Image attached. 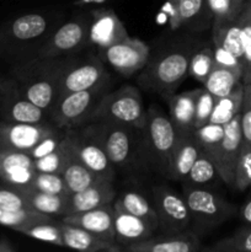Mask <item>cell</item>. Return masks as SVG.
<instances>
[{
    "label": "cell",
    "instance_id": "cell-1",
    "mask_svg": "<svg viewBox=\"0 0 251 252\" xmlns=\"http://www.w3.org/2000/svg\"><path fill=\"white\" fill-rule=\"evenodd\" d=\"M61 20L59 15L30 12L5 22L0 27V56L12 65L36 58Z\"/></svg>",
    "mask_w": 251,
    "mask_h": 252
},
{
    "label": "cell",
    "instance_id": "cell-2",
    "mask_svg": "<svg viewBox=\"0 0 251 252\" xmlns=\"http://www.w3.org/2000/svg\"><path fill=\"white\" fill-rule=\"evenodd\" d=\"M198 48L194 39H184L150 53L148 63L138 76V85L149 93L167 97L188 75L189 59Z\"/></svg>",
    "mask_w": 251,
    "mask_h": 252
},
{
    "label": "cell",
    "instance_id": "cell-3",
    "mask_svg": "<svg viewBox=\"0 0 251 252\" xmlns=\"http://www.w3.org/2000/svg\"><path fill=\"white\" fill-rule=\"evenodd\" d=\"M69 58H33L14 64L11 78L31 102L49 113L59 97L62 76Z\"/></svg>",
    "mask_w": 251,
    "mask_h": 252
},
{
    "label": "cell",
    "instance_id": "cell-4",
    "mask_svg": "<svg viewBox=\"0 0 251 252\" xmlns=\"http://www.w3.org/2000/svg\"><path fill=\"white\" fill-rule=\"evenodd\" d=\"M96 133L115 169L123 171L150 170L143 129L115 121H94Z\"/></svg>",
    "mask_w": 251,
    "mask_h": 252
},
{
    "label": "cell",
    "instance_id": "cell-5",
    "mask_svg": "<svg viewBox=\"0 0 251 252\" xmlns=\"http://www.w3.org/2000/svg\"><path fill=\"white\" fill-rule=\"evenodd\" d=\"M143 137L150 170L167 177L172 154L179 139L169 116L154 106L148 108Z\"/></svg>",
    "mask_w": 251,
    "mask_h": 252
},
{
    "label": "cell",
    "instance_id": "cell-6",
    "mask_svg": "<svg viewBox=\"0 0 251 252\" xmlns=\"http://www.w3.org/2000/svg\"><path fill=\"white\" fill-rule=\"evenodd\" d=\"M184 198L191 216V230L199 238L238 213L234 204L204 187L185 186Z\"/></svg>",
    "mask_w": 251,
    "mask_h": 252
},
{
    "label": "cell",
    "instance_id": "cell-7",
    "mask_svg": "<svg viewBox=\"0 0 251 252\" xmlns=\"http://www.w3.org/2000/svg\"><path fill=\"white\" fill-rule=\"evenodd\" d=\"M115 121L143 129L147 123V111L142 95L135 86L125 85L113 93H106L98 101L90 122Z\"/></svg>",
    "mask_w": 251,
    "mask_h": 252
},
{
    "label": "cell",
    "instance_id": "cell-8",
    "mask_svg": "<svg viewBox=\"0 0 251 252\" xmlns=\"http://www.w3.org/2000/svg\"><path fill=\"white\" fill-rule=\"evenodd\" d=\"M108 88L110 83L59 96L49 111V120L62 129H71L90 123L98 101L107 93Z\"/></svg>",
    "mask_w": 251,
    "mask_h": 252
},
{
    "label": "cell",
    "instance_id": "cell-9",
    "mask_svg": "<svg viewBox=\"0 0 251 252\" xmlns=\"http://www.w3.org/2000/svg\"><path fill=\"white\" fill-rule=\"evenodd\" d=\"M65 140L75 157L91 171L107 180H115V167L111 164L93 122L66 129Z\"/></svg>",
    "mask_w": 251,
    "mask_h": 252
},
{
    "label": "cell",
    "instance_id": "cell-10",
    "mask_svg": "<svg viewBox=\"0 0 251 252\" xmlns=\"http://www.w3.org/2000/svg\"><path fill=\"white\" fill-rule=\"evenodd\" d=\"M91 14L74 15L62 22L39 49L36 58H68L78 56L89 44Z\"/></svg>",
    "mask_w": 251,
    "mask_h": 252
},
{
    "label": "cell",
    "instance_id": "cell-11",
    "mask_svg": "<svg viewBox=\"0 0 251 252\" xmlns=\"http://www.w3.org/2000/svg\"><path fill=\"white\" fill-rule=\"evenodd\" d=\"M110 81V74L100 58H96L91 54L85 58L73 56L69 58L63 71L59 96L97 88Z\"/></svg>",
    "mask_w": 251,
    "mask_h": 252
},
{
    "label": "cell",
    "instance_id": "cell-12",
    "mask_svg": "<svg viewBox=\"0 0 251 252\" xmlns=\"http://www.w3.org/2000/svg\"><path fill=\"white\" fill-rule=\"evenodd\" d=\"M152 197L162 234H175L191 229V216L184 196L165 185L152 189Z\"/></svg>",
    "mask_w": 251,
    "mask_h": 252
},
{
    "label": "cell",
    "instance_id": "cell-13",
    "mask_svg": "<svg viewBox=\"0 0 251 252\" xmlns=\"http://www.w3.org/2000/svg\"><path fill=\"white\" fill-rule=\"evenodd\" d=\"M0 113L6 122L46 123L49 113L29 100L14 78L0 79Z\"/></svg>",
    "mask_w": 251,
    "mask_h": 252
},
{
    "label": "cell",
    "instance_id": "cell-14",
    "mask_svg": "<svg viewBox=\"0 0 251 252\" xmlns=\"http://www.w3.org/2000/svg\"><path fill=\"white\" fill-rule=\"evenodd\" d=\"M150 49L147 43L127 37L105 49H100V59L110 64L122 76L129 78L148 63Z\"/></svg>",
    "mask_w": 251,
    "mask_h": 252
},
{
    "label": "cell",
    "instance_id": "cell-15",
    "mask_svg": "<svg viewBox=\"0 0 251 252\" xmlns=\"http://www.w3.org/2000/svg\"><path fill=\"white\" fill-rule=\"evenodd\" d=\"M49 121L46 123L0 122V150L29 152L46 135L57 129Z\"/></svg>",
    "mask_w": 251,
    "mask_h": 252
},
{
    "label": "cell",
    "instance_id": "cell-16",
    "mask_svg": "<svg viewBox=\"0 0 251 252\" xmlns=\"http://www.w3.org/2000/svg\"><path fill=\"white\" fill-rule=\"evenodd\" d=\"M243 148V133L240 126V112L225 125L223 140L219 144L213 160L221 181L233 187L235 167Z\"/></svg>",
    "mask_w": 251,
    "mask_h": 252
},
{
    "label": "cell",
    "instance_id": "cell-17",
    "mask_svg": "<svg viewBox=\"0 0 251 252\" xmlns=\"http://www.w3.org/2000/svg\"><path fill=\"white\" fill-rule=\"evenodd\" d=\"M90 14L89 44L97 47L98 51L129 37L125 25L112 10L102 7L93 10Z\"/></svg>",
    "mask_w": 251,
    "mask_h": 252
},
{
    "label": "cell",
    "instance_id": "cell-18",
    "mask_svg": "<svg viewBox=\"0 0 251 252\" xmlns=\"http://www.w3.org/2000/svg\"><path fill=\"white\" fill-rule=\"evenodd\" d=\"M171 12V30L187 27L193 31H202L213 24V16L207 0H167Z\"/></svg>",
    "mask_w": 251,
    "mask_h": 252
},
{
    "label": "cell",
    "instance_id": "cell-19",
    "mask_svg": "<svg viewBox=\"0 0 251 252\" xmlns=\"http://www.w3.org/2000/svg\"><path fill=\"white\" fill-rule=\"evenodd\" d=\"M33 159L26 152L0 150V180L16 189H29L34 176Z\"/></svg>",
    "mask_w": 251,
    "mask_h": 252
},
{
    "label": "cell",
    "instance_id": "cell-20",
    "mask_svg": "<svg viewBox=\"0 0 251 252\" xmlns=\"http://www.w3.org/2000/svg\"><path fill=\"white\" fill-rule=\"evenodd\" d=\"M201 239L191 229L175 234H161L129 246L128 252H196L201 251Z\"/></svg>",
    "mask_w": 251,
    "mask_h": 252
},
{
    "label": "cell",
    "instance_id": "cell-21",
    "mask_svg": "<svg viewBox=\"0 0 251 252\" xmlns=\"http://www.w3.org/2000/svg\"><path fill=\"white\" fill-rule=\"evenodd\" d=\"M61 221L80 226L103 240L117 244L115 235V211H113L112 204L83 212V213L63 217L61 218Z\"/></svg>",
    "mask_w": 251,
    "mask_h": 252
},
{
    "label": "cell",
    "instance_id": "cell-22",
    "mask_svg": "<svg viewBox=\"0 0 251 252\" xmlns=\"http://www.w3.org/2000/svg\"><path fill=\"white\" fill-rule=\"evenodd\" d=\"M113 211H115L116 243L123 249V251L129 246L152 238L155 235V231L159 230L155 224L147 219L115 208Z\"/></svg>",
    "mask_w": 251,
    "mask_h": 252
},
{
    "label": "cell",
    "instance_id": "cell-23",
    "mask_svg": "<svg viewBox=\"0 0 251 252\" xmlns=\"http://www.w3.org/2000/svg\"><path fill=\"white\" fill-rule=\"evenodd\" d=\"M112 184V180L101 179L85 189L71 193L69 197V208L66 216H73L112 204L116 198V191Z\"/></svg>",
    "mask_w": 251,
    "mask_h": 252
},
{
    "label": "cell",
    "instance_id": "cell-24",
    "mask_svg": "<svg viewBox=\"0 0 251 252\" xmlns=\"http://www.w3.org/2000/svg\"><path fill=\"white\" fill-rule=\"evenodd\" d=\"M201 89L171 94L166 100L169 103V117L176 129L177 135L187 134L194 130L196 102Z\"/></svg>",
    "mask_w": 251,
    "mask_h": 252
},
{
    "label": "cell",
    "instance_id": "cell-25",
    "mask_svg": "<svg viewBox=\"0 0 251 252\" xmlns=\"http://www.w3.org/2000/svg\"><path fill=\"white\" fill-rule=\"evenodd\" d=\"M201 145L193 132L179 135L166 179L172 181H184L201 154Z\"/></svg>",
    "mask_w": 251,
    "mask_h": 252
},
{
    "label": "cell",
    "instance_id": "cell-26",
    "mask_svg": "<svg viewBox=\"0 0 251 252\" xmlns=\"http://www.w3.org/2000/svg\"><path fill=\"white\" fill-rule=\"evenodd\" d=\"M61 220V219H59ZM62 236H63V246L64 248L73 249L78 251L86 252H98V251H108V252H121L123 249L118 244H112L110 241H106L103 239L98 238L95 234L80 228V226L71 225L61 221Z\"/></svg>",
    "mask_w": 251,
    "mask_h": 252
},
{
    "label": "cell",
    "instance_id": "cell-27",
    "mask_svg": "<svg viewBox=\"0 0 251 252\" xmlns=\"http://www.w3.org/2000/svg\"><path fill=\"white\" fill-rule=\"evenodd\" d=\"M112 206L118 211L147 219L159 228V219H157L154 202L150 201L144 193L138 189H126L121 192L120 196L115 198Z\"/></svg>",
    "mask_w": 251,
    "mask_h": 252
},
{
    "label": "cell",
    "instance_id": "cell-28",
    "mask_svg": "<svg viewBox=\"0 0 251 252\" xmlns=\"http://www.w3.org/2000/svg\"><path fill=\"white\" fill-rule=\"evenodd\" d=\"M24 194L30 209L53 218H63L68 214L69 197L51 194L32 189H19Z\"/></svg>",
    "mask_w": 251,
    "mask_h": 252
},
{
    "label": "cell",
    "instance_id": "cell-29",
    "mask_svg": "<svg viewBox=\"0 0 251 252\" xmlns=\"http://www.w3.org/2000/svg\"><path fill=\"white\" fill-rule=\"evenodd\" d=\"M65 148H66V159L64 169L62 171V176L65 180L66 185H68L69 189L71 193L74 192H79L81 189H85L86 187L91 186L95 184L98 180L103 179V177L98 176L94 171H91L88 166L83 164L78 158L75 157L70 148L68 147L65 140Z\"/></svg>",
    "mask_w": 251,
    "mask_h": 252
},
{
    "label": "cell",
    "instance_id": "cell-30",
    "mask_svg": "<svg viewBox=\"0 0 251 252\" xmlns=\"http://www.w3.org/2000/svg\"><path fill=\"white\" fill-rule=\"evenodd\" d=\"M212 39L214 44H219L233 53L244 65V47L239 19L233 22L212 26Z\"/></svg>",
    "mask_w": 251,
    "mask_h": 252
},
{
    "label": "cell",
    "instance_id": "cell-31",
    "mask_svg": "<svg viewBox=\"0 0 251 252\" xmlns=\"http://www.w3.org/2000/svg\"><path fill=\"white\" fill-rule=\"evenodd\" d=\"M216 180H220L218 169L216 166L213 158L209 154L201 150L197 160L194 161L193 166L189 170L188 175L185 177V186L189 187H204L208 189L209 185L213 184ZM223 182V181H221Z\"/></svg>",
    "mask_w": 251,
    "mask_h": 252
},
{
    "label": "cell",
    "instance_id": "cell-32",
    "mask_svg": "<svg viewBox=\"0 0 251 252\" xmlns=\"http://www.w3.org/2000/svg\"><path fill=\"white\" fill-rule=\"evenodd\" d=\"M241 79L243 75L238 71L214 65L204 80L203 85L204 89L209 91L214 97L219 98L229 95L239 84L243 83Z\"/></svg>",
    "mask_w": 251,
    "mask_h": 252
},
{
    "label": "cell",
    "instance_id": "cell-33",
    "mask_svg": "<svg viewBox=\"0 0 251 252\" xmlns=\"http://www.w3.org/2000/svg\"><path fill=\"white\" fill-rule=\"evenodd\" d=\"M244 96V84L240 83L229 95L217 98L213 112L208 123L225 126L230 122L239 112H240L241 103Z\"/></svg>",
    "mask_w": 251,
    "mask_h": 252
},
{
    "label": "cell",
    "instance_id": "cell-34",
    "mask_svg": "<svg viewBox=\"0 0 251 252\" xmlns=\"http://www.w3.org/2000/svg\"><path fill=\"white\" fill-rule=\"evenodd\" d=\"M208 252H251V225L240 226L230 236L216 241L208 248L201 249Z\"/></svg>",
    "mask_w": 251,
    "mask_h": 252
},
{
    "label": "cell",
    "instance_id": "cell-35",
    "mask_svg": "<svg viewBox=\"0 0 251 252\" xmlns=\"http://www.w3.org/2000/svg\"><path fill=\"white\" fill-rule=\"evenodd\" d=\"M19 233L25 234L36 240L44 241L56 246H63V236H62L61 220L52 219V220H42L32 225L21 229Z\"/></svg>",
    "mask_w": 251,
    "mask_h": 252
},
{
    "label": "cell",
    "instance_id": "cell-36",
    "mask_svg": "<svg viewBox=\"0 0 251 252\" xmlns=\"http://www.w3.org/2000/svg\"><path fill=\"white\" fill-rule=\"evenodd\" d=\"M53 217L46 216L32 209H21V211H5L0 208V225L7 226L14 230L20 231L26 226L32 225L42 220H52Z\"/></svg>",
    "mask_w": 251,
    "mask_h": 252
},
{
    "label": "cell",
    "instance_id": "cell-37",
    "mask_svg": "<svg viewBox=\"0 0 251 252\" xmlns=\"http://www.w3.org/2000/svg\"><path fill=\"white\" fill-rule=\"evenodd\" d=\"M207 4L213 16L212 26H217L236 21L245 7L246 0H207Z\"/></svg>",
    "mask_w": 251,
    "mask_h": 252
},
{
    "label": "cell",
    "instance_id": "cell-38",
    "mask_svg": "<svg viewBox=\"0 0 251 252\" xmlns=\"http://www.w3.org/2000/svg\"><path fill=\"white\" fill-rule=\"evenodd\" d=\"M29 189L44 192V193L61 194V196L66 197L71 194V191L69 189L64 177L61 174H53V172L36 171Z\"/></svg>",
    "mask_w": 251,
    "mask_h": 252
},
{
    "label": "cell",
    "instance_id": "cell-39",
    "mask_svg": "<svg viewBox=\"0 0 251 252\" xmlns=\"http://www.w3.org/2000/svg\"><path fill=\"white\" fill-rule=\"evenodd\" d=\"M239 22L244 47V74L241 81L243 84H251V0H246Z\"/></svg>",
    "mask_w": 251,
    "mask_h": 252
},
{
    "label": "cell",
    "instance_id": "cell-40",
    "mask_svg": "<svg viewBox=\"0 0 251 252\" xmlns=\"http://www.w3.org/2000/svg\"><path fill=\"white\" fill-rule=\"evenodd\" d=\"M214 53L211 47H198L189 59L188 75L203 84L214 68Z\"/></svg>",
    "mask_w": 251,
    "mask_h": 252
},
{
    "label": "cell",
    "instance_id": "cell-41",
    "mask_svg": "<svg viewBox=\"0 0 251 252\" xmlns=\"http://www.w3.org/2000/svg\"><path fill=\"white\" fill-rule=\"evenodd\" d=\"M224 132H225V126L207 123L203 127L194 129L193 134L196 139L198 140L201 149L213 158L214 154L217 153L219 144L223 140Z\"/></svg>",
    "mask_w": 251,
    "mask_h": 252
},
{
    "label": "cell",
    "instance_id": "cell-42",
    "mask_svg": "<svg viewBox=\"0 0 251 252\" xmlns=\"http://www.w3.org/2000/svg\"><path fill=\"white\" fill-rule=\"evenodd\" d=\"M233 187L240 192L251 187V147L243 145L241 148L240 157L235 167Z\"/></svg>",
    "mask_w": 251,
    "mask_h": 252
},
{
    "label": "cell",
    "instance_id": "cell-43",
    "mask_svg": "<svg viewBox=\"0 0 251 252\" xmlns=\"http://www.w3.org/2000/svg\"><path fill=\"white\" fill-rule=\"evenodd\" d=\"M66 159V148H65V138L62 143L61 148L51 154L42 157L39 159L33 160L34 170L39 172H53V174H61L64 169Z\"/></svg>",
    "mask_w": 251,
    "mask_h": 252
},
{
    "label": "cell",
    "instance_id": "cell-44",
    "mask_svg": "<svg viewBox=\"0 0 251 252\" xmlns=\"http://www.w3.org/2000/svg\"><path fill=\"white\" fill-rule=\"evenodd\" d=\"M66 129H62V128H57L53 132L49 133L48 135L39 140L32 149L27 152V154L32 158V159H39L42 157L51 154V153L56 152L59 149L63 143L64 138H65Z\"/></svg>",
    "mask_w": 251,
    "mask_h": 252
},
{
    "label": "cell",
    "instance_id": "cell-45",
    "mask_svg": "<svg viewBox=\"0 0 251 252\" xmlns=\"http://www.w3.org/2000/svg\"><path fill=\"white\" fill-rule=\"evenodd\" d=\"M217 98L206 89H201L197 97L196 112H194V129L203 127L209 122Z\"/></svg>",
    "mask_w": 251,
    "mask_h": 252
},
{
    "label": "cell",
    "instance_id": "cell-46",
    "mask_svg": "<svg viewBox=\"0 0 251 252\" xmlns=\"http://www.w3.org/2000/svg\"><path fill=\"white\" fill-rule=\"evenodd\" d=\"M240 126L243 145L251 147V84H244L243 103L240 108Z\"/></svg>",
    "mask_w": 251,
    "mask_h": 252
},
{
    "label": "cell",
    "instance_id": "cell-47",
    "mask_svg": "<svg viewBox=\"0 0 251 252\" xmlns=\"http://www.w3.org/2000/svg\"><path fill=\"white\" fill-rule=\"evenodd\" d=\"M0 208L5 211H21L30 209V207L19 189L4 185L0 186Z\"/></svg>",
    "mask_w": 251,
    "mask_h": 252
},
{
    "label": "cell",
    "instance_id": "cell-48",
    "mask_svg": "<svg viewBox=\"0 0 251 252\" xmlns=\"http://www.w3.org/2000/svg\"><path fill=\"white\" fill-rule=\"evenodd\" d=\"M213 53H214V64L217 66H221V68L231 69V70H235L238 73H240L241 75L244 74V65L233 53L225 49L224 47L219 46V44H214Z\"/></svg>",
    "mask_w": 251,
    "mask_h": 252
},
{
    "label": "cell",
    "instance_id": "cell-49",
    "mask_svg": "<svg viewBox=\"0 0 251 252\" xmlns=\"http://www.w3.org/2000/svg\"><path fill=\"white\" fill-rule=\"evenodd\" d=\"M239 217L248 225H251V197L239 209Z\"/></svg>",
    "mask_w": 251,
    "mask_h": 252
},
{
    "label": "cell",
    "instance_id": "cell-50",
    "mask_svg": "<svg viewBox=\"0 0 251 252\" xmlns=\"http://www.w3.org/2000/svg\"><path fill=\"white\" fill-rule=\"evenodd\" d=\"M16 251V248L12 245L11 241L5 236L0 238V252H14Z\"/></svg>",
    "mask_w": 251,
    "mask_h": 252
},
{
    "label": "cell",
    "instance_id": "cell-51",
    "mask_svg": "<svg viewBox=\"0 0 251 252\" xmlns=\"http://www.w3.org/2000/svg\"><path fill=\"white\" fill-rule=\"evenodd\" d=\"M106 0H78L75 2L78 6H84V5H90V4H96V5H100L102 2H105Z\"/></svg>",
    "mask_w": 251,
    "mask_h": 252
}]
</instances>
